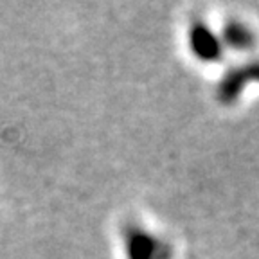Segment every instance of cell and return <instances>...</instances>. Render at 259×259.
Returning a JSON list of instances; mask_svg holds the SVG:
<instances>
[{
    "label": "cell",
    "instance_id": "cell-1",
    "mask_svg": "<svg viewBox=\"0 0 259 259\" xmlns=\"http://www.w3.org/2000/svg\"><path fill=\"white\" fill-rule=\"evenodd\" d=\"M248 81H259V60L248 61L241 67L231 69L222 77V81L218 83V89H216L218 101L227 106L234 105Z\"/></svg>",
    "mask_w": 259,
    "mask_h": 259
},
{
    "label": "cell",
    "instance_id": "cell-2",
    "mask_svg": "<svg viewBox=\"0 0 259 259\" xmlns=\"http://www.w3.org/2000/svg\"><path fill=\"white\" fill-rule=\"evenodd\" d=\"M189 47L196 60L203 63H216L223 58L222 38L205 22H194L189 29Z\"/></svg>",
    "mask_w": 259,
    "mask_h": 259
},
{
    "label": "cell",
    "instance_id": "cell-3",
    "mask_svg": "<svg viewBox=\"0 0 259 259\" xmlns=\"http://www.w3.org/2000/svg\"><path fill=\"white\" fill-rule=\"evenodd\" d=\"M130 259H171V248L167 243L146 234V232L132 231L126 238Z\"/></svg>",
    "mask_w": 259,
    "mask_h": 259
},
{
    "label": "cell",
    "instance_id": "cell-4",
    "mask_svg": "<svg viewBox=\"0 0 259 259\" xmlns=\"http://www.w3.org/2000/svg\"><path fill=\"white\" fill-rule=\"evenodd\" d=\"M222 44L234 49V51H239V53H245V51H252L255 47V36L247 25L231 20L223 25Z\"/></svg>",
    "mask_w": 259,
    "mask_h": 259
}]
</instances>
